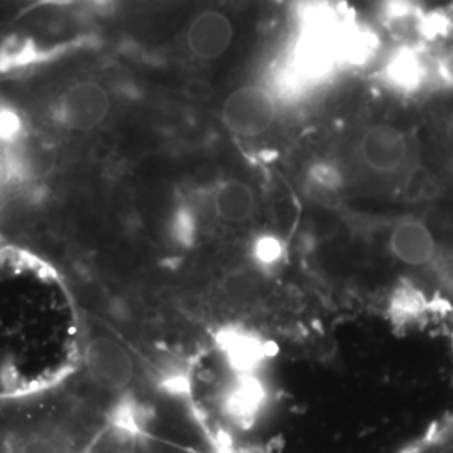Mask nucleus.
I'll use <instances>...</instances> for the list:
<instances>
[{"mask_svg": "<svg viewBox=\"0 0 453 453\" xmlns=\"http://www.w3.org/2000/svg\"><path fill=\"white\" fill-rule=\"evenodd\" d=\"M213 209L226 224L239 226L254 217L257 196L247 181L226 180L213 192Z\"/></svg>", "mask_w": 453, "mask_h": 453, "instance_id": "nucleus-9", "label": "nucleus"}, {"mask_svg": "<svg viewBox=\"0 0 453 453\" xmlns=\"http://www.w3.org/2000/svg\"><path fill=\"white\" fill-rule=\"evenodd\" d=\"M269 391L257 374H235L222 395V411L237 426H252L267 405Z\"/></svg>", "mask_w": 453, "mask_h": 453, "instance_id": "nucleus-7", "label": "nucleus"}, {"mask_svg": "<svg viewBox=\"0 0 453 453\" xmlns=\"http://www.w3.org/2000/svg\"><path fill=\"white\" fill-rule=\"evenodd\" d=\"M234 42V24L220 11H203L187 29V46L195 58L213 61L226 54Z\"/></svg>", "mask_w": 453, "mask_h": 453, "instance_id": "nucleus-6", "label": "nucleus"}, {"mask_svg": "<svg viewBox=\"0 0 453 453\" xmlns=\"http://www.w3.org/2000/svg\"><path fill=\"white\" fill-rule=\"evenodd\" d=\"M284 243L273 234H262L250 245L252 260L262 269H273L284 259Z\"/></svg>", "mask_w": 453, "mask_h": 453, "instance_id": "nucleus-11", "label": "nucleus"}, {"mask_svg": "<svg viewBox=\"0 0 453 453\" xmlns=\"http://www.w3.org/2000/svg\"><path fill=\"white\" fill-rule=\"evenodd\" d=\"M391 311L400 318H415L421 311V296L410 289H402L395 296Z\"/></svg>", "mask_w": 453, "mask_h": 453, "instance_id": "nucleus-13", "label": "nucleus"}, {"mask_svg": "<svg viewBox=\"0 0 453 453\" xmlns=\"http://www.w3.org/2000/svg\"><path fill=\"white\" fill-rule=\"evenodd\" d=\"M440 277H441V282L445 284V288L453 292V254L441 262Z\"/></svg>", "mask_w": 453, "mask_h": 453, "instance_id": "nucleus-14", "label": "nucleus"}, {"mask_svg": "<svg viewBox=\"0 0 453 453\" xmlns=\"http://www.w3.org/2000/svg\"><path fill=\"white\" fill-rule=\"evenodd\" d=\"M217 348L235 374H257L277 355V346L259 333L242 326H226L215 336Z\"/></svg>", "mask_w": 453, "mask_h": 453, "instance_id": "nucleus-5", "label": "nucleus"}, {"mask_svg": "<svg viewBox=\"0 0 453 453\" xmlns=\"http://www.w3.org/2000/svg\"><path fill=\"white\" fill-rule=\"evenodd\" d=\"M438 453H453V445H449V447H445V449H441Z\"/></svg>", "mask_w": 453, "mask_h": 453, "instance_id": "nucleus-15", "label": "nucleus"}, {"mask_svg": "<svg viewBox=\"0 0 453 453\" xmlns=\"http://www.w3.org/2000/svg\"><path fill=\"white\" fill-rule=\"evenodd\" d=\"M357 153V160L370 173L396 177L411 166L413 142L398 125L380 121L361 131Z\"/></svg>", "mask_w": 453, "mask_h": 453, "instance_id": "nucleus-1", "label": "nucleus"}, {"mask_svg": "<svg viewBox=\"0 0 453 453\" xmlns=\"http://www.w3.org/2000/svg\"><path fill=\"white\" fill-rule=\"evenodd\" d=\"M389 252L406 265L420 267L435 259L437 241L421 220H403L389 234Z\"/></svg>", "mask_w": 453, "mask_h": 453, "instance_id": "nucleus-8", "label": "nucleus"}, {"mask_svg": "<svg viewBox=\"0 0 453 453\" xmlns=\"http://www.w3.org/2000/svg\"><path fill=\"white\" fill-rule=\"evenodd\" d=\"M111 99L108 91L96 81L71 84L56 104V118L71 131L88 133L108 118Z\"/></svg>", "mask_w": 453, "mask_h": 453, "instance_id": "nucleus-3", "label": "nucleus"}, {"mask_svg": "<svg viewBox=\"0 0 453 453\" xmlns=\"http://www.w3.org/2000/svg\"><path fill=\"white\" fill-rule=\"evenodd\" d=\"M309 179L324 192H334L340 188L341 183H342L340 168L333 163L323 162L314 165L309 173Z\"/></svg>", "mask_w": 453, "mask_h": 453, "instance_id": "nucleus-12", "label": "nucleus"}, {"mask_svg": "<svg viewBox=\"0 0 453 453\" xmlns=\"http://www.w3.org/2000/svg\"><path fill=\"white\" fill-rule=\"evenodd\" d=\"M27 140V121L22 111L7 103L0 101V146L11 150Z\"/></svg>", "mask_w": 453, "mask_h": 453, "instance_id": "nucleus-10", "label": "nucleus"}, {"mask_svg": "<svg viewBox=\"0 0 453 453\" xmlns=\"http://www.w3.org/2000/svg\"><path fill=\"white\" fill-rule=\"evenodd\" d=\"M279 103L269 84H243L224 101L222 121L234 134L256 138L274 127Z\"/></svg>", "mask_w": 453, "mask_h": 453, "instance_id": "nucleus-2", "label": "nucleus"}, {"mask_svg": "<svg viewBox=\"0 0 453 453\" xmlns=\"http://www.w3.org/2000/svg\"><path fill=\"white\" fill-rule=\"evenodd\" d=\"M86 372L97 388L118 393L128 388L134 378L130 351L111 338H96L86 348Z\"/></svg>", "mask_w": 453, "mask_h": 453, "instance_id": "nucleus-4", "label": "nucleus"}]
</instances>
